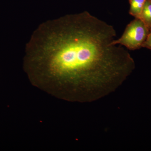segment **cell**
<instances>
[{
    "label": "cell",
    "mask_w": 151,
    "mask_h": 151,
    "mask_svg": "<svg viewBox=\"0 0 151 151\" xmlns=\"http://www.w3.org/2000/svg\"><path fill=\"white\" fill-rule=\"evenodd\" d=\"M142 47L149 49L151 50V29L150 31L147 39L143 44Z\"/></svg>",
    "instance_id": "5"
},
{
    "label": "cell",
    "mask_w": 151,
    "mask_h": 151,
    "mask_svg": "<svg viewBox=\"0 0 151 151\" xmlns=\"http://www.w3.org/2000/svg\"><path fill=\"white\" fill-rule=\"evenodd\" d=\"M140 19L144 22V23L150 31L151 29V0H146L145 4L141 13Z\"/></svg>",
    "instance_id": "4"
},
{
    "label": "cell",
    "mask_w": 151,
    "mask_h": 151,
    "mask_svg": "<svg viewBox=\"0 0 151 151\" xmlns=\"http://www.w3.org/2000/svg\"><path fill=\"white\" fill-rule=\"evenodd\" d=\"M111 25L87 12L40 25L26 47L24 68L34 82L57 85L70 101L92 102L115 91L135 68L113 44Z\"/></svg>",
    "instance_id": "1"
},
{
    "label": "cell",
    "mask_w": 151,
    "mask_h": 151,
    "mask_svg": "<svg viewBox=\"0 0 151 151\" xmlns=\"http://www.w3.org/2000/svg\"><path fill=\"white\" fill-rule=\"evenodd\" d=\"M129 14L135 18L140 19L146 0H129Z\"/></svg>",
    "instance_id": "3"
},
{
    "label": "cell",
    "mask_w": 151,
    "mask_h": 151,
    "mask_svg": "<svg viewBox=\"0 0 151 151\" xmlns=\"http://www.w3.org/2000/svg\"><path fill=\"white\" fill-rule=\"evenodd\" d=\"M150 30L140 19L135 18L129 24L123 35L113 44L124 45L130 50L139 49L145 41Z\"/></svg>",
    "instance_id": "2"
}]
</instances>
